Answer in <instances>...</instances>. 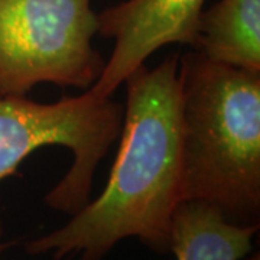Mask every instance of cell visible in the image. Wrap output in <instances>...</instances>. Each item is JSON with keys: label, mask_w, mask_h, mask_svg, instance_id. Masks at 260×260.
Here are the masks:
<instances>
[{"label": "cell", "mask_w": 260, "mask_h": 260, "mask_svg": "<svg viewBox=\"0 0 260 260\" xmlns=\"http://www.w3.org/2000/svg\"><path fill=\"white\" fill-rule=\"evenodd\" d=\"M259 224L229 221L203 201H182L169 229V251L177 260H242L253 249Z\"/></svg>", "instance_id": "6"}, {"label": "cell", "mask_w": 260, "mask_h": 260, "mask_svg": "<svg viewBox=\"0 0 260 260\" xmlns=\"http://www.w3.org/2000/svg\"><path fill=\"white\" fill-rule=\"evenodd\" d=\"M123 113L121 104L90 90L55 103L0 97V181L13 177L39 148L70 149L73 165L48 192L45 204L74 215L90 201L95 169L120 135Z\"/></svg>", "instance_id": "3"}, {"label": "cell", "mask_w": 260, "mask_h": 260, "mask_svg": "<svg viewBox=\"0 0 260 260\" xmlns=\"http://www.w3.org/2000/svg\"><path fill=\"white\" fill-rule=\"evenodd\" d=\"M178 67L179 55L171 54L152 70L140 65L123 81L120 143L103 192L61 229L26 243L29 254L102 260L129 237L169 251L171 220L182 203Z\"/></svg>", "instance_id": "1"}, {"label": "cell", "mask_w": 260, "mask_h": 260, "mask_svg": "<svg viewBox=\"0 0 260 260\" xmlns=\"http://www.w3.org/2000/svg\"><path fill=\"white\" fill-rule=\"evenodd\" d=\"M12 246H15V242H0V254L10 249Z\"/></svg>", "instance_id": "8"}, {"label": "cell", "mask_w": 260, "mask_h": 260, "mask_svg": "<svg viewBox=\"0 0 260 260\" xmlns=\"http://www.w3.org/2000/svg\"><path fill=\"white\" fill-rule=\"evenodd\" d=\"M205 0H126L97 15L102 37L114 41L112 55L88 90L110 97L119 85L159 48L195 47Z\"/></svg>", "instance_id": "5"}, {"label": "cell", "mask_w": 260, "mask_h": 260, "mask_svg": "<svg viewBox=\"0 0 260 260\" xmlns=\"http://www.w3.org/2000/svg\"><path fill=\"white\" fill-rule=\"evenodd\" d=\"M181 194L236 224H259L260 73L179 56Z\"/></svg>", "instance_id": "2"}, {"label": "cell", "mask_w": 260, "mask_h": 260, "mask_svg": "<svg viewBox=\"0 0 260 260\" xmlns=\"http://www.w3.org/2000/svg\"><path fill=\"white\" fill-rule=\"evenodd\" d=\"M192 49L215 62L260 73V0H220L203 10Z\"/></svg>", "instance_id": "7"}, {"label": "cell", "mask_w": 260, "mask_h": 260, "mask_svg": "<svg viewBox=\"0 0 260 260\" xmlns=\"http://www.w3.org/2000/svg\"><path fill=\"white\" fill-rule=\"evenodd\" d=\"M91 0H0V97H23L38 84L88 90L106 61Z\"/></svg>", "instance_id": "4"}]
</instances>
